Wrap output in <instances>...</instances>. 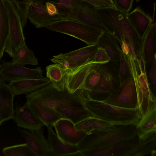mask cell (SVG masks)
<instances>
[{"mask_svg":"<svg viewBox=\"0 0 156 156\" xmlns=\"http://www.w3.org/2000/svg\"><path fill=\"white\" fill-rule=\"evenodd\" d=\"M13 119L19 127L30 130H39L45 126L26 103L22 106L16 105Z\"/></svg>","mask_w":156,"mask_h":156,"instance_id":"13","label":"cell"},{"mask_svg":"<svg viewBox=\"0 0 156 156\" xmlns=\"http://www.w3.org/2000/svg\"><path fill=\"white\" fill-rule=\"evenodd\" d=\"M27 18L37 28H41L63 20L59 16L52 14L45 5L33 2L28 12Z\"/></svg>","mask_w":156,"mask_h":156,"instance_id":"12","label":"cell"},{"mask_svg":"<svg viewBox=\"0 0 156 156\" xmlns=\"http://www.w3.org/2000/svg\"><path fill=\"white\" fill-rule=\"evenodd\" d=\"M45 27L49 30L73 37L83 41L88 45L97 44L99 38L105 31L71 20L59 21Z\"/></svg>","mask_w":156,"mask_h":156,"instance_id":"6","label":"cell"},{"mask_svg":"<svg viewBox=\"0 0 156 156\" xmlns=\"http://www.w3.org/2000/svg\"><path fill=\"white\" fill-rule=\"evenodd\" d=\"M83 0H34L33 2L44 4L48 2L63 20H75Z\"/></svg>","mask_w":156,"mask_h":156,"instance_id":"15","label":"cell"},{"mask_svg":"<svg viewBox=\"0 0 156 156\" xmlns=\"http://www.w3.org/2000/svg\"><path fill=\"white\" fill-rule=\"evenodd\" d=\"M97 44L89 45L67 53L69 55H79L94 59L98 49Z\"/></svg>","mask_w":156,"mask_h":156,"instance_id":"33","label":"cell"},{"mask_svg":"<svg viewBox=\"0 0 156 156\" xmlns=\"http://www.w3.org/2000/svg\"><path fill=\"white\" fill-rule=\"evenodd\" d=\"M19 11L23 27L27 24V14L29 7L34 0H12Z\"/></svg>","mask_w":156,"mask_h":156,"instance_id":"32","label":"cell"},{"mask_svg":"<svg viewBox=\"0 0 156 156\" xmlns=\"http://www.w3.org/2000/svg\"><path fill=\"white\" fill-rule=\"evenodd\" d=\"M156 28V23H152L143 38L141 54L144 61L146 73L150 68L154 57Z\"/></svg>","mask_w":156,"mask_h":156,"instance_id":"23","label":"cell"},{"mask_svg":"<svg viewBox=\"0 0 156 156\" xmlns=\"http://www.w3.org/2000/svg\"><path fill=\"white\" fill-rule=\"evenodd\" d=\"M43 72L40 67L31 69L19 65H1L0 79L10 82L23 79L37 78L43 77Z\"/></svg>","mask_w":156,"mask_h":156,"instance_id":"9","label":"cell"},{"mask_svg":"<svg viewBox=\"0 0 156 156\" xmlns=\"http://www.w3.org/2000/svg\"><path fill=\"white\" fill-rule=\"evenodd\" d=\"M151 156H156V149H155L153 150L150 153Z\"/></svg>","mask_w":156,"mask_h":156,"instance_id":"41","label":"cell"},{"mask_svg":"<svg viewBox=\"0 0 156 156\" xmlns=\"http://www.w3.org/2000/svg\"><path fill=\"white\" fill-rule=\"evenodd\" d=\"M117 10L126 15L131 9L133 0H113Z\"/></svg>","mask_w":156,"mask_h":156,"instance_id":"36","label":"cell"},{"mask_svg":"<svg viewBox=\"0 0 156 156\" xmlns=\"http://www.w3.org/2000/svg\"><path fill=\"white\" fill-rule=\"evenodd\" d=\"M110 60V58L106 51L102 48L99 47L93 62L104 63L108 62Z\"/></svg>","mask_w":156,"mask_h":156,"instance_id":"39","label":"cell"},{"mask_svg":"<svg viewBox=\"0 0 156 156\" xmlns=\"http://www.w3.org/2000/svg\"><path fill=\"white\" fill-rule=\"evenodd\" d=\"M50 82L47 77H42L14 81L10 82L8 84L16 95L27 94L37 90Z\"/></svg>","mask_w":156,"mask_h":156,"instance_id":"19","label":"cell"},{"mask_svg":"<svg viewBox=\"0 0 156 156\" xmlns=\"http://www.w3.org/2000/svg\"><path fill=\"white\" fill-rule=\"evenodd\" d=\"M52 126L48 127L47 141L51 156H79L78 145H73L63 142L53 130Z\"/></svg>","mask_w":156,"mask_h":156,"instance_id":"17","label":"cell"},{"mask_svg":"<svg viewBox=\"0 0 156 156\" xmlns=\"http://www.w3.org/2000/svg\"><path fill=\"white\" fill-rule=\"evenodd\" d=\"M136 78L133 77L125 81L115 93L102 101L124 108H138Z\"/></svg>","mask_w":156,"mask_h":156,"instance_id":"8","label":"cell"},{"mask_svg":"<svg viewBox=\"0 0 156 156\" xmlns=\"http://www.w3.org/2000/svg\"><path fill=\"white\" fill-rule=\"evenodd\" d=\"M85 91L84 89H80L71 93L67 87L59 90L50 82L37 90L26 94V103L41 104L54 109L59 105L84 108Z\"/></svg>","mask_w":156,"mask_h":156,"instance_id":"2","label":"cell"},{"mask_svg":"<svg viewBox=\"0 0 156 156\" xmlns=\"http://www.w3.org/2000/svg\"><path fill=\"white\" fill-rule=\"evenodd\" d=\"M119 61L116 63L110 60L101 63V76L98 84L90 91L88 96L96 101H103L115 93L120 85L119 76Z\"/></svg>","mask_w":156,"mask_h":156,"instance_id":"5","label":"cell"},{"mask_svg":"<svg viewBox=\"0 0 156 156\" xmlns=\"http://www.w3.org/2000/svg\"><path fill=\"white\" fill-rule=\"evenodd\" d=\"M97 63L91 62L79 66L68 73L66 87L69 91L74 93L82 89L85 80Z\"/></svg>","mask_w":156,"mask_h":156,"instance_id":"18","label":"cell"},{"mask_svg":"<svg viewBox=\"0 0 156 156\" xmlns=\"http://www.w3.org/2000/svg\"><path fill=\"white\" fill-rule=\"evenodd\" d=\"M53 57L60 58L67 60L77 67L85 64L88 62H93L94 59L88 57H84L79 55H69L67 53H61Z\"/></svg>","mask_w":156,"mask_h":156,"instance_id":"31","label":"cell"},{"mask_svg":"<svg viewBox=\"0 0 156 156\" xmlns=\"http://www.w3.org/2000/svg\"><path fill=\"white\" fill-rule=\"evenodd\" d=\"M38 59L33 51L25 44L17 51L12 61L10 62L2 61L3 66L19 65L23 66L26 65H37Z\"/></svg>","mask_w":156,"mask_h":156,"instance_id":"27","label":"cell"},{"mask_svg":"<svg viewBox=\"0 0 156 156\" xmlns=\"http://www.w3.org/2000/svg\"><path fill=\"white\" fill-rule=\"evenodd\" d=\"M55 109L61 115L62 119H69L75 124L87 118L94 117L93 115L85 107L80 108L59 105Z\"/></svg>","mask_w":156,"mask_h":156,"instance_id":"25","label":"cell"},{"mask_svg":"<svg viewBox=\"0 0 156 156\" xmlns=\"http://www.w3.org/2000/svg\"><path fill=\"white\" fill-rule=\"evenodd\" d=\"M91 4L97 9L108 8L113 3V0H83Z\"/></svg>","mask_w":156,"mask_h":156,"instance_id":"40","label":"cell"},{"mask_svg":"<svg viewBox=\"0 0 156 156\" xmlns=\"http://www.w3.org/2000/svg\"><path fill=\"white\" fill-rule=\"evenodd\" d=\"M27 104L38 119L47 127L53 126L56 122L62 119L61 115L55 109L48 106L37 104Z\"/></svg>","mask_w":156,"mask_h":156,"instance_id":"24","label":"cell"},{"mask_svg":"<svg viewBox=\"0 0 156 156\" xmlns=\"http://www.w3.org/2000/svg\"><path fill=\"white\" fill-rule=\"evenodd\" d=\"M136 126L118 125L112 130L87 134L78 145L79 152L103 148L123 141L134 139L137 136Z\"/></svg>","mask_w":156,"mask_h":156,"instance_id":"4","label":"cell"},{"mask_svg":"<svg viewBox=\"0 0 156 156\" xmlns=\"http://www.w3.org/2000/svg\"><path fill=\"white\" fill-rule=\"evenodd\" d=\"M92 118H87L76 123L75 124V127L85 132L87 134L91 133L93 130Z\"/></svg>","mask_w":156,"mask_h":156,"instance_id":"37","label":"cell"},{"mask_svg":"<svg viewBox=\"0 0 156 156\" xmlns=\"http://www.w3.org/2000/svg\"><path fill=\"white\" fill-rule=\"evenodd\" d=\"M92 122L93 130L91 133L112 130L115 128L118 125L94 117L92 118Z\"/></svg>","mask_w":156,"mask_h":156,"instance_id":"34","label":"cell"},{"mask_svg":"<svg viewBox=\"0 0 156 156\" xmlns=\"http://www.w3.org/2000/svg\"><path fill=\"white\" fill-rule=\"evenodd\" d=\"M97 44L98 47L104 49L110 60L116 63L120 61L122 54L118 41L112 35L105 31L99 38Z\"/></svg>","mask_w":156,"mask_h":156,"instance_id":"21","label":"cell"},{"mask_svg":"<svg viewBox=\"0 0 156 156\" xmlns=\"http://www.w3.org/2000/svg\"><path fill=\"white\" fill-rule=\"evenodd\" d=\"M137 136L143 140L151 135H156V98L151 99L146 112L136 126Z\"/></svg>","mask_w":156,"mask_h":156,"instance_id":"14","label":"cell"},{"mask_svg":"<svg viewBox=\"0 0 156 156\" xmlns=\"http://www.w3.org/2000/svg\"><path fill=\"white\" fill-rule=\"evenodd\" d=\"M2 152L6 156H37L26 143L5 147Z\"/></svg>","mask_w":156,"mask_h":156,"instance_id":"29","label":"cell"},{"mask_svg":"<svg viewBox=\"0 0 156 156\" xmlns=\"http://www.w3.org/2000/svg\"><path fill=\"white\" fill-rule=\"evenodd\" d=\"M8 16L10 26L9 37L5 51L13 58L26 44L21 17L18 9L12 0H2Z\"/></svg>","mask_w":156,"mask_h":156,"instance_id":"7","label":"cell"},{"mask_svg":"<svg viewBox=\"0 0 156 156\" xmlns=\"http://www.w3.org/2000/svg\"><path fill=\"white\" fill-rule=\"evenodd\" d=\"M50 60L54 63L60 65L66 71L68 74L72 72L78 67L71 62L62 58L53 57L50 59Z\"/></svg>","mask_w":156,"mask_h":156,"instance_id":"38","label":"cell"},{"mask_svg":"<svg viewBox=\"0 0 156 156\" xmlns=\"http://www.w3.org/2000/svg\"><path fill=\"white\" fill-rule=\"evenodd\" d=\"M14 93L12 88L0 79V125L6 121L13 119L15 110L13 105Z\"/></svg>","mask_w":156,"mask_h":156,"instance_id":"16","label":"cell"},{"mask_svg":"<svg viewBox=\"0 0 156 156\" xmlns=\"http://www.w3.org/2000/svg\"><path fill=\"white\" fill-rule=\"evenodd\" d=\"M101 64L97 63L87 76L82 89L90 91L99 82L101 76Z\"/></svg>","mask_w":156,"mask_h":156,"instance_id":"30","label":"cell"},{"mask_svg":"<svg viewBox=\"0 0 156 156\" xmlns=\"http://www.w3.org/2000/svg\"><path fill=\"white\" fill-rule=\"evenodd\" d=\"M10 32L8 15L2 0H0V59L3 55Z\"/></svg>","mask_w":156,"mask_h":156,"instance_id":"28","label":"cell"},{"mask_svg":"<svg viewBox=\"0 0 156 156\" xmlns=\"http://www.w3.org/2000/svg\"><path fill=\"white\" fill-rule=\"evenodd\" d=\"M53 126L61 140L73 145H78L87 135L85 132L76 129L75 124L66 119H59Z\"/></svg>","mask_w":156,"mask_h":156,"instance_id":"10","label":"cell"},{"mask_svg":"<svg viewBox=\"0 0 156 156\" xmlns=\"http://www.w3.org/2000/svg\"><path fill=\"white\" fill-rule=\"evenodd\" d=\"M83 104L94 117L118 125H136L142 117L138 108H124L90 99L87 91Z\"/></svg>","mask_w":156,"mask_h":156,"instance_id":"3","label":"cell"},{"mask_svg":"<svg viewBox=\"0 0 156 156\" xmlns=\"http://www.w3.org/2000/svg\"><path fill=\"white\" fill-rule=\"evenodd\" d=\"M44 126L37 130L18 128L26 143L37 156H48L51 152L47 140L44 134Z\"/></svg>","mask_w":156,"mask_h":156,"instance_id":"11","label":"cell"},{"mask_svg":"<svg viewBox=\"0 0 156 156\" xmlns=\"http://www.w3.org/2000/svg\"><path fill=\"white\" fill-rule=\"evenodd\" d=\"M96 12L106 31L116 39L121 48L128 47L129 52L133 51L138 58L141 54L143 39L138 35L127 15L111 8L97 9Z\"/></svg>","mask_w":156,"mask_h":156,"instance_id":"1","label":"cell"},{"mask_svg":"<svg viewBox=\"0 0 156 156\" xmlns=\"http://www.w3.org/2000/svg\"><path fill=\"white\" fill-rule=\"evenodd\" d=\"M46 76L53 85L60 90L66 87L68 74L60 65L55 63L46 67Z\"/></svg>","mask_w":156,"mask_h":156,"instance_id":"26","label":"cell"},{"mask_svg":"<svg viewBox=\"0 0 156 156\" xmlns=\"http://www.w3.org/2000/svg\"><path fill=\"white\" fill-rule=\"evenodd\" d=\"M96 9L95 6L83 0L78 11L75 20L103 31H106L98 17Z\"/></svg>","mask_w":156,"mask_h":156,"instance_id":"20","label":"cell"},{"mask_svg":"<svg viewBox=\"0 0 156 156\" xmlns=\"http://www.w3.org/2000/svg\"><path fill=\"white\" fill-rule=\"evenodd\" d=\"M127 16L138 35L143 38L152 23L151 17L139 7L136 8Z\"/></svg>","mask_w":156,"mask_h":156,"instance_id":"22","label":"cell"},{"mask_svg":"<svg viewBox=\"0 0 156 156\" xmlns=\"http://www.w3.org/2000/svg\"><path fill=\"white\" fill-rule=\"evenodd\" d=\"M147 75L150 90L156 98V59L154 57Z\"/></svg>","mask_w":156,"mask_h":156,"instance_id":"35","label":"cell"}]
</instances>
